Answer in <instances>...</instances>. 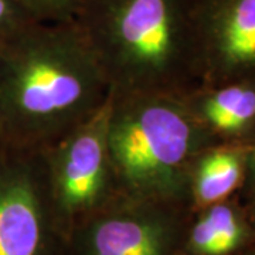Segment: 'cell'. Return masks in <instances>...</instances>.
Returning <instances> with one entry per match:
<instances>
[{"mask_svg":"<svg viewBox=\"0 0 255 255\" xmlns=\"http://www.w3.org/2000/svg\"><path fill=\"white\" fill-rule=\"evenodd\" d=\"M111 94L74 21H36L0 47V121L14 149H46Z\"/></svg>","mask_w":255,"mask_h":255,"instance_id":"cell-1","label":"cell"},{"mask_svg":"<svg viewBox=\"0 0 255 255\" xmlns=\"http://www.w3.org/2000/svg\"><path fill=\"white\" fill-rule=\"evenodd\" d=\"M187 223L183 255H236L255 238L247 210L231 199L193 211Z\"/></svg>","mask_w":255,"mask_h":255,"instance_id":"cell-10","label":"cell"},{"mask_svg":"<svg viewBox=\"0 0 255 255\" xmlns=\"http://www.w3.org/2000/svg\"><path fill=\"white\" fill-rule=\"evenodd\" d=\"M187 204L119 193L80 221L64 240V255H183Z\"/></svg>","mask_w":255,"mask_h":255,"instance_id":"cell-5","label":"cell"},{"mask_svg":"<svg viewBox=\"0 0 255 255\" xmlns=\"http://www.w3.org/2000/svg\"><path fill=\"white\" fill-rule=\"evenodd\" d=\"M247 214H248L250 223H251V226H253V228H254L255 231V201L247 206Z\"/></svg>","mask_w":255,"mask_h":255,"instance_id":"cell-15","label":"cell"},{"mask_svg":"<svg viewBox=\"0 0 255 255\" xmlns=\"http://www.w3.org/2000/svg\"><path fill=\"white\" fill-rule=\"evenodd\" d=\"M10 149H13L9 142V137L6 135V130L3 128V124L0 121V159H3L4 156L10 152Z\"/></svg>","mask_w":255,"mask_h":255,"instance_id":"cell-14","label":"cell"},{"mask_svg":"<svg viewBox=\"0 0 255 255\" xmlns=\"http://www.w3.org/2000/svg\"><path fill=\"white\" fill-rule=\"evenodd\" d=\"M213 143L180 95H112L108 145L122 194L190 207V166Z\"/></svg>","mask_w":255,"mask_h":255,"instance_id":"cell-3","label":"cell"},{"mask_svg":"<svg viewBox=\"0 0 255 255\" xmlns=\"http://www.w3.org/2000/svg\"><path fill=\"white\" fill-rule=\"evenodd\" d=\"M36 20L20 6L17 0H0V47L17 37Z\"/></svg>","mask_w":255,"mask_h":255,"instance_id":"cell-12","label":"cell"},{"mask_svg":"<svg viewBox=\"0 0 255 255\" xmlns=\"http://www.w3.org/2000/svg\"><path fill=\"white\" fill-rule=\"evenodd\" d=\"M0 255H64L43 150L0 159Z\"/></svg>","mask_w":255,"mask_h":255,"instance_id":"cell-6","label":"cell"},{"mask_svg":"<svg viewBox=\"0 0 255 255\" xmlns=\"http://www.w3.org/2000/svg\"><path fill=\"white\" fill-rule=\"evenodd\" d=\"M250 155H248V164H247L246 183L243 186V193L247 200V206L255 201V132L253 140L250 143Z\"/></svg>","mask_w":255,"mask_h":255,"instance_id":"cell-13","label":"cell"},{"mask_svg":"<svg viewBox=\"0 0 255 255\" xmlns=\"http://www.w3.org/2000/svg\"><path fill=\"white\" fill-rule=\"evenodd\" d=\"M20 6L40 23L73 21L84 0H17Z\"/></svg>","mask_w":255,"mask_h":255,"instance_id":"cell-11","label":"cell"},{"mask_svg":"<svg viewBox=\"0 0 255 255\" xmlns=\"http://www.w3.org/2000/svg\"><path fill=\"white\" fill-rule=\"evenodd\" d=\"M250 143L217 142L194 157L189 170L191 213L231 199L246 183Z\"/></svg>","mask_w":255,"mask_h":255,"instance_id":"cell-9","label":"cell"},{"mask_svg":"<svg viewBox=\"0 0 255 255\" xmlns=\"http://www.w3.org/2000/svg\"><path fill=\"white\" fill-rule=\"evenodd\" d=\"M194 0H84L74 23L114 97L200 85Z\"/></svg>","mask_w":255,"mask_h":255,"instance_id":"cell-2","label":"cell"},{"mask_svg":"<svg viewBox=\"0 0 255 255\" xmlns=\"http://www.w3.org/2000/svg\"><path fill=\"white\" fill-rule=\"evenodd\" d=\"M182 98L217 142L251 143L255 132V77L199 85Z\"/></svg>","mask_w":255,"mask_h":255,"instance_id":"cell-8","label":"cell"},{"mask_svg":"<svg viewBox=\"0 0 255 255\" xmlns=\"http://www.w3.org/2000/svg\"><path fill=\"white\" fill-rule=\"evenodd\" d=\"M112 94L98 110L43 149L57 226L65 240L80 221L119 194L108 145Z\"/></svg>","mask_w":255,"mask_h":255,"instance_id":"cell-4","label":"cell"},{"mask_svg":"<svg viewBox=\"0 0 255 255\" xmlns=\"http://www.w3.org/2000/svg\"><path fill=\"white\" fill-rule=\"evenodd\" d=\"M241 255H255V248H250V250H244Z\"/></svg>","mask_w":255,"mask_h":255,"instance_id":"cell-16","label":"cell"},{"mask_svg":"<svg viewBox=\"0 0 255 255\" xmlns=\"http://www.w3.org/2000/svg\"><path fill=\"white\" fill-rule=\"evenodd\" d=\"M200 85L255 77V0H194Z\"/></svg>","mask_w":255,"mask_h":255,"instance_id":"cell-7","label":"cell"}]
</instances>
